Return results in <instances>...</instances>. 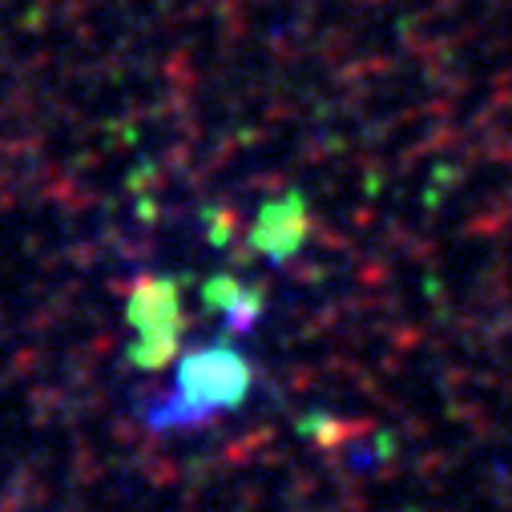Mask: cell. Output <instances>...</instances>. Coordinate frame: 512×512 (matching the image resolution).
Wrapping results in <instances>:
<instances>
[{
    "label": "cell",
    "instance_id": "obj_1",
    "mask_svg": "<svg viewBox=\"0 0 512 512\" xmlns=\"http://www.w3.org/2000/svg\"><path fill=\"white\" fill-rule=\"evenodd\" d=\"M250 388H254V371L230 343L190 351L174 371V388L146 412V424L154 432L198 428V424L214 420L218 412L242 408Z\"/></svg>",
    "mask_w": 512,
    "mask_h": 512
},
{
    "label": "cell",
    "instance_id": "obj_4",
    "mask_svg": "<svg viewBox=\"0 0 512 512\" xmlns=\"http://www.w3.org/2000/svg\"><path fill=\"white\" fill-rule=\"evenodd\" d=\"M202 295H206V303L214 311L226 315V327L230 331H246L254 319H259V311H263V299L259 295H254L250 287H242V283H234V279H226V275L210 279Z\"/></svg>",
    "mask_w": 512,
    "mask_h": 512
},
{
    "label": "cell",
    "instance_id": "obj_3",
    "mask_svg": "<svg viewBox=\"0 0 512 512\" xmlns=\"http://www.w3.org/2000/svg\"><path fill=\"white\" fill-rule=\"evenodd\" d=\"M307 230H311L307 202L299 194H287V198L263 206L259 222H254V230H250V246L271 263H287L303 250Z\"/></svg>",
    "mask_w": 512,
    "mask_h": 512
},
{
    "label": "cell",
    "instance_id": "obj_2",
    "mask_svg": "<svg viewBox=\"0 0 512 512\" xmlns=\"http://www.w3.org/2000/svg\"><path fill=\"white\" fill-rule=\"evenodd\" d=\"M134 327V343H130V359L142 371L166 367L178 351V335H182V295L174 279H142L130 295V311H125Z\"/></svg>",
    "mask_w": 512,
    "mask_h": 512
}]
</instances>
